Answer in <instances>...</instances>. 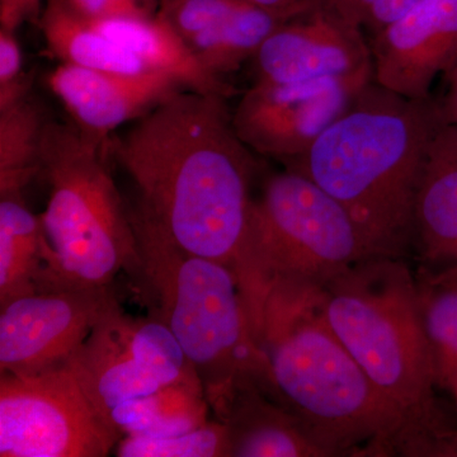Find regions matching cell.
Returning <instances> with one entry per match:
<instances>
[{"instance_id":"1","label":"cell","mask_w":457,"mask_h":457,"mask_svg":"<svg viewBox=\"0 0 457 457\" xmlns=\"http://www.w3.org/2000/svg\"><path fill=\"white\" fill-rule=\"evenodd\" d=\"M228 99L183 90L112 135L108 156L131 179V216L188 253L220 262L237 278L245 262L254 162L234 130Z\"/></svg>"},{"instance_id":"2","label":"cell","mask_w":457,"mask_h":457,"mask_svg":"<svg viewBox=\"0 0 457 457\" xmlns=\"http://www.w3.org/2000/svg\"><path fill=\"white\" fill-rule=\"evenodd\" d=\"M320 291L270 284L246 303L269 363L266 394L326 456L398 450L404 420L328 326Z\"/></svg>"},{"instance_id":"3","label":"cell","mask_w":457,"mask_h":457,"mask_svg":"<svg viewBox=\"0 0 457 457\" xmlns=\"http://www.w3.org/2000/svg\"><path fill=\"white\" fill-rule=\"evenodd\" d=\"M444 125L437 101L371 82L311 149L287 163L345 207L371 257L416 245V204L427 153Z\"/></svg>"},{"instance_id":"4","label":"cell","mask_w":457,"mask_h":457,"mask_svg":"<svg viewBox=\"0 0 457 457\" xmlns=\"http://www.w3.org/2000/svg\"><path fill=\"white\" fill-rule=\"evenodd\" d=\"M403 258L357 263L320 291L328 326L405 423L399 451L426 453L440 437L438 385L418 281Z\"/></svg>"},{"instance_id":"5","label":"cell","mask_w":457,"mask_h":457,"mask_svg":"<svg viewBox=\"0 0 457 457\" xmlns=\"http://www.w3.org/2000/svg\"><path fill=\"white\" fill-rule=\"evenodd\" d=\"M137 239V278L159 319L179 343L220 420L239 384L269 386V363L236 273L220 262L183 251L163 233L129 213Z\"/></svg>"},{"instance_id":"6","label":"cell","mask_w":457,"mask_h":457,"mask_svg":"<svg viewBox=\"0 0 457 457\" xmlns=\"http://www.w3.org/2000/svg\"><path fill=\"white\" fill-rule=\"evenodd\" d=\"M107 147L74 123H46L41 176L50 194L40 215L47 240L42 288L108 287L122 270L137 272V239Z\"/></svg>"},{"instance_id":"7","label":"cell","mask_w":457,"mask_h":457,"mask_svg":"<svg viewBox=\"0 0 457 457\" xmlns=\"http://www.w3.org/2000/svg\"><path fill=\"white\" fill-rule=\"evenodd\" d=\"M370 255L359 228L336 198L305 174L286 170L253 201L243 297L270 284L321 290Z\"/></svg>"},{"instance_id":"8","label":"cell","mask_w":457,"mask_h":457,"mask_svg":"<svg viewBox=\"0 0 457 457\" xmlns=\"http://www.w3.org/2000/svg\"><path fill=\"white\" fill-rule=\"evenodd\" d=\"M121 438L68 366L0 374V456L104 457Z\"/></svg>"},{"instance_id":"9","label":"cell","mask_w":457,"mask_h":457,"mask_svg":"<svg viewBox=\"0 0 457 457\" xmlns=\"http://www.w3.org/2000/svg\"><path fill=\"white\" fill-rule=\"evenodd\" d=\"M66 366L108 423L111 411L123 403L197 376L159 319L131 317L120 303L98 321Z\"/></svg>"},{"instance_id":"10","label":"cell","mask_w":457,"mask_h":457,"mask_svg":"<svg viewBox=\"0 0 457 457\" xmlns=\"http://www.w3.org/2000/svg\"><path fill=\"white\" fill-rule=\"evenodd\" d=\"M371 82L374 71L299 83L254 82L231 113L234 130L258 154L290 163L305 154Z\"/></svg>"},{"instance_id":"11","label":"cell","mask_w":457,"mask_h":457,"mask_svg":"<svg viewBox=\"0 0 457 457\" xmlns=\"http://www.w3.org/2000/svg\"><path fill=\"white\" fill-rule=\"evenodd\" d=\"M117 303L110 286L60 285L0 306V374L65 366Z\"/></svg>"},{"instance_id":"12","label":"cell","mask_w":457,"mask_h":457,"mask_svg":"<svg viewBox=\"0 0 457 457\" xmlns=\"http://www.w3.org/2000/svg\"><path fill=\"white\" fill-rule=\"evenodd\" d=\"M255 82L299 83L374 71L370 42L360 27L323 4L282 23L252 59Z\"/></svg>"},{"instance_id":"13","label":"cell","mask_w":457,"mask_h":457,"mask_svg":"<svg viewBox=\"0 0 457 457\" xmlns=\"http://www.w3.org/2000/svg\"><path fill=\"white\" fill-rule=\"evenodd\" d=\"M374 80L411 99L431 98L433 80L457 62V0H423L370 40Z\"/></svg>"},{"instance_id":"14","label":"cell","mask_w":457,"mask_h":457,"mask_svg":"<svg viewBox=\"0 0 457 457\" xmlns=\"http://www.w3.org/2000/svg\"><path fill=\"white\" fill-rule=\"evenodd\" d=\"M84 137L108 145L114 130L179 95L185 87L162 71L117 74L62 64L46 79Z\"/></svg>"},{"instance_id":"15","label":"cell","mask_w":457,"mask_h":457,"mask_svg":"<svg viewBox=\"0 0 457 457\" xmlns=\"http://www.w3.org/2000/svg\"><path fill=\"white\" fill-rule=\"evenodd\" d=\"M432 263H457V125H441L427 153L416 204V245Z\"/></svg>"},{"instance_id":"16","label":"cell","mask_w":457,"mask_h":457,"mask_svg":"<svg viewBox=\"0 0 457 457\" xmlns=\"http://www.w3.org/2000/svg\"><path fill=\"white\" fill-rule=\"evenodd\" d=\"M218 420L227 426L230 457L326 456L299 422L257 384L237 385Z\"/></svg>"},{"instance_id":"17","label":"cell","mask_w":457,"mask_h":457,"mask_svg":"<svg viewBox=\"0 0 457 457\" xmlns=\"http://www.w3.org/2000/svg\"><path fill=\"white\" fill-rule=\"evenodd\" d=\"M88 22L131 51L147 68L170 75L187 90L227 99L236 93L224 78L207 71L198 62L176 29L158 13L150 18H112Z\"/></svg>"},{"instance_id":"18","label":"cell","mask_w":457,"mask_h":457,"mask_svg":"<svg viewBox=\"0 0 457 457\" xmlns=\"http://www.w3.org/2000/svg\"><path fill=\"white\" fill-rule=\"evenodd\" d=\"M47 240L41 216L23 194L0 196V306L37 293L46 275Z\"/></svg>"},{"instance_id":"19","label":"cell","mask_w":457,"mask_h":457,"mask_svg":"<svg viewBox=\"0 0 457 457\" xmlns=\"http://www.w3.org/2000/svg\"><path fill=\"white\" fill-rule=\"evenodd\" d=\"M209 411L212 409L197 375L123 403L111 411L108 420L122 437H164L204 426L209 422Z\"/></svg>"},{"instance_id":"20","label":"cell","mask_w":457,"mask_h":457,"mask_svg":"<svg viewBox=\"0 0 457 457\" xmlns=\"http://www.w3.org/2000/svg\"><path fill=\"white\" fill-rule=\"evenodd\" d=\"M40 25L50 53L62 64L117 74L154 71L131 51L56 0H47Z\"/></svg>"},{"instance_id":"21","label":"cell","mask_w":457,"mask_h":457,"mask_svg":"<svg viewBox=\"0 0 457 457\" xmlns=\"http://www.w3.org/2000/svg\"><path fill=\"white\" fill-rule=\"evenodd\" d=\"M47 121L40 106L29 97L0 111V196L23 194L41 176Z\"/></svg>"},{"instance_id":"22","label":"cell","mask_w":457,"mask_h":457,"mask_svg":"<svg viewBox=\"0 0 457 457\" xmlns=\"http://www.w3.org/2000/svg\"><path fill=\"white\" fill-rule=\"evenodd\" d=\"M114 450L120 457H222L230 456V442L227 426L216 420L164 437L123 436Z\"/></svg>"},{"instance_id":"23","label":"cell","mask_w":457,"mask_h":457,"mask_svg":"<svg viewBox=\"0 0 457 457\" xmlns=\"http://www.w3.org/2000/svg\"><path fill=\"white\" fill-rule=\"evenodd\" d=\"M33 74L23 71V57L16 31L0 29V111L29 97Z\"/></svg>"},{"instance_id":"24","label":"cell","mask_w":457,"mask_h":457,"mask_svg":"<svg viewBox=\"0 0 457 457\" xmlns=\"http://www.w3.org/2000/svg\"><path fill=\"white\" fill-rule=\"evenodd\" d=\"M86 21L156 16L162 0H56Z\"/></svg>"},{"instance_id":"25","label":"cell","mask_w":457,"mask_h":457,"mask_svg":"<svg viewBox=\"0 0 457 457\" xmlns=\"http://www.w3.org/2000/svg\"><path fill=\"white\" fill-rule=\"evenodd\" d=\"M422 2L423 0H378L363 18L361 29L371 37L400 18L407 16L409 12L413 11Z\"/></svg>"},{"instance_id":"26","label":"cell","mask_w":457,"mask_h":457,"mask_svg":"<svg viewBox=\"0 0 457 457\" xmlns=\"http://www.w3.org/2000/svg\"><path fill=\"white\" fill-rule=\"evenodd\" d=\"M42 0H0V29L17 31L18 27L40 11Z\"/></svg>"},{"instance_id":"27","label":"cell","mask_w":457,"mask_h":457,"mask_svg":"<svg viewBox=\"0 0 457 457\" xmlns=\"http://www.w3.org/2000/svg\"><path fill=\"white\" fill-rule=\"evenodd\" d=\"M245 2L270 9V11L276 12V13L281 14L287 20L303 16V14L308 13L312 8L320 4V3L314 2V0H245Z\"/></svg>"},{"instance_id":"28","label":"cell","mask_w":457,"mask_h":457,"mask_svg":"<svg viewBox=\"0 0 457 457\" xmlns=\"http://www.w3.org/2000/svg\"><path fill=\"white\" fill-rule=\"evenodd\" d=\"M447 90L437 101L438 112L444 125H457V68L444 75Z\"/></svg>"},{"instance_id":"29","label":"cell","mask_w":457,"mask_h":457,"mask_svg":"<svg viewBox=\"0 0 457 457\" xmlns=\"http://www.w3.org/2000/svg\"><path fill=\"white\" fill-rule=\"evenodd\" d=\"M457 68V62H456V64L453 66V68L450 69V71H453V69H456ZM449 71H447V73H449Z\"/></svg>"},{"instance_id":"30","label":"cell","mask_w":457,"mask_h":457,"mask_svg":"<svg viewBox=\"0 0 457 457\" xmlns=\"http://www.w3.org/2000/svg\"><path fill=\"white\" fill-rule=\"evenodd\" d=\"M314 2L321 3V0H314Z\"/></svg>"},{"instance_id":"31","label":"cell","mask_w":457,"mask_h":457,"mask_svg":"<svg viewBox=\"0 0 457 457\" xmlns=\"http://www.w3.org/2000/svg\"><path fill=\"white\" fill-rule=\"evenodd\" d=\"M457 263L453 264V266H456Z\"/></svg>"}]
</instances>
